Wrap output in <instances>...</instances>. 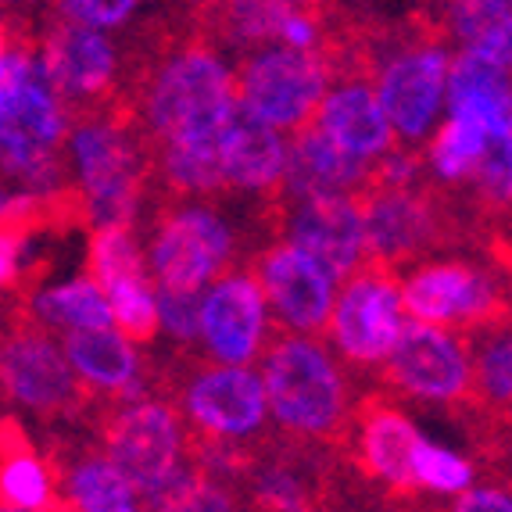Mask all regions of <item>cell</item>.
<instances>
[{"label": "cell", "mask_w": 512, "mask_h": 512, "mask_svg": "<svg viewBox=\"0 0 512 512\" xmlns=\"http://www.w3.org/2000/svg\"><path fill=\"white\" fill-rule=\"evenodd\" d=\"M484 137H487L484 122L466 119V115H448V122H441L434 129L427 154H423L434 183H441V187L470 183L473 169L480 162V151H484Z\"/></svg>", "instance_id": "32"}, {"label": "cell", "mask_w": 512, "mask_h": 512, "mask_svg": "<svg viewBox=\"0 0 512 512\" xmlns=\"http://www.w3.org/2000/svg\"><path fill=\"white\" fill-rule=\"evenodd\" d=\"M473 462L466 455L452 452L437 441H419L416 459H412V480H416V491H427V495H444L455 498L462 495L466 487H473Z\"/></svg>", "instance_id": "34"}, {"label": "cell", "mask_w": 512, "mask_h": 512, "mask_svg": "<svg viewBox=\"0 0 512 512\" xmlns=\"http://www.w3.org/2000/svg\"><path fill=\"white\" fill-rule=\"evenodd\" d=\"M237 262V233L212 205L162 197L147 215L144 265L154 287L205 291Z\"/></svg>", "instance_id": "5"}, {"label": "cell", "mask_w": 512, "mask_h": 512, "mask_svg": "<svg viewBox=\"0 0 512 512\" xmlns=\"http://www.w3.org/2000/svg\"><path fill=\"white\" fill-rule=\"evenodd\" d=\"M470 183L487 215H512V129H487Z\"/></svg>", "instance_id": "33"}, {"label": "cell", "mask_w": 512, "mask_h": 512, "mask_svg": "<svg viewBox=\"0 0 512 512\" xmlns=\"http://www.w3.org/2000/svg\"><path fill=\"white\" fill-rule=\"evenodd\" d=\"M237 76V104L280 133H298L316 119L319 101L330 90V69L319 51L262 47L244 54Z\"/></svg>", "instance_id": "11"}, {"label": "cell", "mask_w": 512, "mask_h": 512, "mask_svg": "<svg viewBox=\"0 0 512 512\" xmlns=\"http://www.w3.org/2000/svg\"><path fill=\"white\" fill-rule=\"evenodd\" d=\"M51 466L72 512H144L140 491L111 466L101 448H58Z\"/></svg>", "instance_id": "25"}, {"label": "cell", "mask_w": 512, "mask_h": 512, "mask_svg": "<svg viewBox=\"0 0 512 512\" xmlns=\"http://www.w3.org/2000/svg\"><path fill=\"white\" fill-rule=\"evenodd\" d=\"M287 165V140L280 129L255 119L248 108H233L230 122L219 133V169L222 183L240 194L273 197L280 190Z\"/></svg>", "instance_id": "21"}, {"label": "cell", "mask_w": 512, "mask_h": 512, "mask_svg": "<svg viewBox=\"0 0 512 512\" xmlns=\"http://www.w3.org/2000/svg\"><path fill=\"white\" fill-rule=\"evenodd\" d=\"M405 323L409 316L402 305V276L384 265L366 262L341 283L326 330L341 359L359 369H373L384 366Z\"/></svg>", "instance_id": "12"}, {"label": "cell", "mask_w": 512, "mask_h": 512, "mask_svg": "<svg viewBox=\"0 0 512 512\" xmlns=\"http://www.w3.org/2000/svg\"><path fill=\"white\" fill-rule=\"evenodd\" d=\"M402 305L412 323L470 330L477 323L509 312V291L484 265L466 258H437L416 265L402 280Z\"/></svg>", "instance_id": "14"}, {"label": "cell", "mask_w": 512, "mask_h": 512, "mask_svg": "<svg viewBox=\"0 0 512 512\" xmlns=\"http://www.w3.org/2000/svg\"><path fill=\"white\" fill-rule=\"evenodd\" d=\"M444 512H512V491L502 484H480L466 487L455 495Z\"/></svg>", "instance_id": "38"}, {"label": "cell", "mask_w": 512, "mask_h": 512, "mask_svg": "<svg viewBox=\"0 0 512 512\" xmlns=\"http://www.w3.org/2000/svg\"><path fill=\"white\" fill-rule=\"evenodd\" d=\"M61 351H65L72 373L79 376V384L90 391L94 402H119V398L154 394L151 373L140 359L137 344L122 337L115 326L61 333Z\"/></svg>", "instance_id": "18"}, {"label": "cell", "mask_w": 512, "mask_h": 512, "mask_svg": "<svg viewBox=\"0 0 512 512\" xmlns=\"http://www.w3.org/2000/svg\"><path fill=\"white\" fill-rule=\"evenodd\" d=\"M287 11V0H194V26L205 40L251 54L280 43Z\"/></svg>", "instance_id": "26"}, {"label": "cell", "mask_w": 512, "mask_h": 512, "mask_svg": "<svg viewBox=\"0 0 512 512\" xmlns=\"http://www.w3.org/2000/svg\"><path fill=\"white\" fill-rule=\"evenodd\" d=\"M201 294L205 291L154 287V298H158V330L169 333L172 344L183 351L201 344Z\"/></svg>", "instance_id": "35"}, {"label": "cell", "mask_w": 512, "mask_h": 512, "mask_svg": "<svg viewBox=\"0 0 512 512\" xmlns=\"http://www.w3.org/2000/svg\"><path fill=\"white\" fill-rule=\"evenodd\" d=\"M97 448L140 498L162 484L176 466L187 462L190 430L180 409L162 394H140L97 405Z\"/></svg>", "instance_id": "10"}, {"label": "cell", "mask_w": 512, "mask_h": 512, "mask_svg": "<svg viewBox=\"0 0 512 512\" xmlns=\"http://www.w3.org/2000/svg\"><path fill=\"white\" fill-rule=\"evenodd\" d=\"M366 222V262L402 273L405 265L434 255L462 233L455 201L441 183L380 187L359 197Z\"/></svg>", "instance_id": "8"}, {"label": "cell", "mask_w": 512, "mask_h": 512, "mask_svg": "<svg viewBox=\"0 0 512 512\" xmlns=\"http://www.w3.org/2000/svg\"><path fill=\"white\" fill-rule=\"evenodd\" d=\"M15 47H36L33 26L22 15H0V61L8 58Z\"/></svg>", "instance_id": "39"}, {"label": "cell", "mask_w": 512, "mask_h": 512, "mask_svg": "<svg viewBox=\"0 0 512 512\" xmlns=\"http://www.w3.org/2000/svg\"><path fill=\"white\" fill-rule=\"evenodd\" d=\"M269 222L280 230V240L323 262L337 283L366 265V222H362L359 197L319 194L287 201V205L273 201Z\"/></svg>", "instance_id": "15"}, {"label": "cell", "mask_w": 512, "mask_h": 512, "mask_svg": "<svg viewBox=\"0 0 512 512\" xmlns=\"http://www.w3.org/2000/svg\"><path fill=\"white\" fill-rule=\"evenodd\" d=\"M312 122L355 162L373 165L391 147H398L369 79H337L333 90H326V97L319 101Z\"/></svg>", "instance_id": "22"}, {"label": "cell", "mask_w": 512, "mask_h": 512, "mask_svg": "<svg viewBox=\"0 0 512 512\" xmlns=\"http://www.w3.org/2000/svg\"><path fill=\"white\" fill-rule=\"evenodd\" d=\"M0 15H15V11H11V0H0Z\"/></svg>", "instance_id": "42"}, {"label": "cell", "mask_w": 512, "mask_h": 512, "mask_svg": "<svg viewBox=\"0 0 512 512\" xmlns=\"http://www.w3.org/2000/svg\"><path fill=\"white\" fill-rule=\"evenodd\" d=\"M36 51L72 119L97 111H137L129 101L122 43L111 40L108 33L65 22L51 11L40 29Z\"/></svg>", "instance_id": "9"}, {"label": "cell", "mask_w": 512, "mask_h": 512, "mask_svg": "<svg viewBox=\"0 0 512 512\" xmlns=\"http://www.w3.org/2000/svg\"><path fill=\"white\" fill-rule=\"evenodd\" d=\"M301 444L251 455L248 495L258 512H319V480L308 459H298Z\"/></svg>", "instance_id": "28"}, {"label": "cell", "mask_w": 512, "mask_h": 512, "mask_svg": "<svg viewBox=\"0 0 512 512\" xmlns=\"http://www.w3.org/2000/svg\"><path fill=\"white\" fill-rule=\"evenodd\" d=\"M0 512H26V509H11V505H0Z\"/></svg>", "instance_id": "43"}, {"label": "cell", "mask_w": 512, "mask_h": 512, "mask_svg": "<svg viewBox=\"0 0 512 512\" xmlns=\"http://www.w3.org/2000/svg\"><path fill=\"white\" fill-rule=\"evenodd\" d=\"M444 104L448 115H466L487 129H512V72L477 54H452Z\"/></svg>", "instance_id": "27"}, {"label": "cell", "mask_w": 512, "mask_h": 512, "mask_svg": "<svg viewBox=\"0 0 512 512\" xmlns=\"http://www.w3.org/2000/svg\"><path fill=\"white\" fill-rule=\"evenodd\" d=\"M291 8H298V11H319L326 4V0H287Z\"/></svg>", "instance_id": "41"}, {"label": "cell", "mask_w": 512, "mask_h": 512, "mask_svg": "<svg viewBox=\"0 0 512 512\" xmlns=\"http://www.w3.org/2000/svg\"><path fill=\"white\" fill-rule=\"evenodd\" d=\"M369 183V165L355 162L351 154L326 137L316 122L301 126L287 140V165H283V180L269 201H301V197L319 194H351L359 197Z\"/></svg>", "instance_id": "20"}, {"label": "cell", "mask_w": 512, "mask_h": 512, "mask_svg": "<svg viewBox=\"0 0 512 512\" xmlns=\"http://www.w3.org/2000/svg\"><path fill=\"white\" fill-rule=\"evenodd\" d=\"M26 316L36 319L43 330H104V326H115L111 319V305L104 298V291L94 283V276H72V280H61L54 287H43V291L22 298Z\"/></svg>", "instance_id": "29"}, {"label": "cell", "mask_w": 512, "mask_h": 512, "mask_svg": "<svg viewBox=\"0 0 512 512\" xmlns=\"http://www.w3.org/2000/svg\"><path fill=\"white\" fill-rule=\"evenodd\" d=\"M273 337V312L251 269H230L201 294V344L219 366H251Z\"/></svg>", "instance_id": "17"}, {"label": "cell", "mask_w": 512, "mask_h": 512, "mask_svg": "<svg viewBox=\"0 0 512 512\" xmlns=\"http://www.w3.org/2000/svg\"><path fill=\"white\" fill-rule=\"evenodd\" d=\"M384 391L423 405H470L473 366L466 337L430 323H405L394 351L380 366Z\"/></svg>", "instance_id": "13"}, {"label": "cell", "mask_w": 512, "mask_h": 512, "mask_svg": "<svg viewBox=\"0 0 512 512\" xmlns=\"http://www.w3.org/2000/svg\"><path fill=\"white\" fill-rule=\"evenodd\" d=\"M355 452H359L362 470L384 487L409 495L416 491L412 480V459L423 441L419 427L405 416L394 402H387L384 394H366L355 405Z\"/></svg>", "instance_id": "19"}, {"label": "cell", "mask_w": 512, "mask_h": 512, "mask_svg": "<svg viewBox=\"0 0 512 512\" xmlns=\"http://www.w3.org/2000/svg\"><path fill=\"white\" fill-rule=\"evenodd\" d=\"M470 348L473 391L466 409L484 427H512V308L502 316L462 330Z\"/></svg>", "instance_id": "23"}, {"label": "cell", "mask_w": 512, "mask_h": 512, "mask_svg": "<svg viewBox=\"0 0 512 512\" xmlns=\"http://www.w3.org/2000/svg\"><path fill=\"white\" fill-rule=\"evenodd\" d=\"M0 505L26 512H72L61 498L58 473L15 419H0Z\"/></svg>", "instance_id": "24"}, {"label": "cell", "mask_w": 512, "mask_h": 512, "mask_svg": "<svg viewBox=\"0 0 512 512\" xmlns=\"http://www.w3.org/2000/svg\"><path fill=\"white\" fill-rule=\"evenodd\" d=\"M262 384L273 419L287 441L344 444L355 402L333 351L305 333H273L262 351Z\"/></svg>", "instance_id": "2"}, {"label": "cell", "mask_w": 512, "mask_h": 512, "mask_svg": "<svg viewBox=\"0 0 512 512\" xmlns=\"http://www.w3.org/2000/svg\"><path fill=\"white\" fill-rule=\"evenodd\" d=\"M448 65L452 51L444 18L419 11L409 29H387L369 83L391 122L394 140H405L402 147L419 151L423 140L434 137L448 94Z\"/></svg>", "instance_id": "4"}, {"label": "cell", "mask_w": 512, "mask_h": 512, "mask_svg": "<svg viewBox=\"0 0 512 512\" xmlns=\"http://www.w3.org/2000/svg\"><path fill=\"white\" fill-rule=\"evenodd\" d=\"M144 0H51V11L65 22H76L86 29H122L137 15Z\"/></svg>", "instance_id": "37"}, {"label": "cell", "mask_w": 512, "mask_h": 512, "mask_svg": "<svg viewBox=\"0 0 512 512\" xmlns=\"http://www.w3.org/2000/svg\"><path fill=\"white\" fill-rule=\"evenodd\" d=\"M40 230L43 226H36V222H29V219L0 215V294L22 291L29 240H33Z\"/></svg>", "instance_id": "36"}, {"label": "cell", "mask_w": 512, "mask_h": 512, "mask_svg": "<svg viewBox=\"0 0 512 512\" xmlns=\"http://www.w3.org/2000/svg\"><path fill=\"white\" fill-rule=\"evenodd\" d=\"M140 502H144V512H240L230 480L212 477L190 455Z\"/></svg>", "instance_id": "31"}, {"label": "cell", "mask_w": 512, "mask_h": 512, "mask_svg": "<svg viewBox=\"0 0 512 512\" xmlns=\"http://www.w3.org/2000/svg\"><path fill=\"white\" fill-rule=\"evenodd\" d=\"M251 273H255L280 330L319 337L330 326L337 280L323 262H316L287 240H273L269 248L255 255Z\"/></svg>", "instance_id": "16"}, {"label": "cell", "mask_w": 512, "mask_h": 512, "mask_svg": "<svg viewBox=\"0 0 512 512\" xmlns=\"http://www.w3.org/2000/svg\"><path fill=\"white\" fill-rule=\"evenodd\" d=\"M0 398L40 419L86 416L94 402L72 373L61 341L18 305L0 319Z\"/></svg>", "instance_id": "7"}, {"label": "cell", "mask_w": 512, "mask_h": 512, "mask_svg": "<svg viewBox=\"0 0 512 512\" xmlns=\"http://www.w3.org/2000/svg\"><path fill=\"white\" fill-rule=\"evenodd\" d=\"M72 187L83 197L86 226H133L151 194V151L137 111H97L72 119Z\"/></svg>", "instance_id": "3"}, {"label": "cell", "mask_w": 512, "mask_h": 512, "mask_svg": "<svg viewBox=\"0 0 512 512\" xmlns=\"http://www.w3.org/2000/svg\"><path fill=\"white\" fill-rule=\"evenodd\" d=\"M133 108L147 144H219L222 126L237 108V76L219 47L194 29L140 76Z\"/></svg>", "instance_id": "1"}, {"label": "cell", "mask_w": 512, "mask_h": 512, "mask_svg": "<svg viewBox=\"0 0 512 512\" xmlns=\"http://www.w3.org/2000/svg\"><path fill=\"white\" fill-rule=\"evenodd\" d=\"M15 187H11V183L8 180H4V176H0V215H4V212H8V208H11V201H15Z\"/></svg>", "instance_id": "40"}, {"label": "cell", "mask_w": 512, "mask_h": 512, "mask_svg": "<svg viewBox=\"0 0 512 512\" xmlns=\"http://www.w3.org/2000/svg\"><path fill=\"white\" fill-rule=\"evenodd\" d=\"M444 29L459 51L512 72V0H452Z\"/></svg>", "instance_id": "30"}, {"label": "cell", "mask_w": 512, "mask_h": 512, "mask_svg": "<svg viewBox=\"0 0 512 512\" xmlns=\"http://www.w3.org/2000/svg\"><path fill=\"white\" fill-rule=\"evenodd\" d=\"M154 394L176 387V409L190 434L226 444H255L269 427V398L262 376L251 366H208L190 359L187 376L176 369L151 373Z\"/></svg>", "instance_id": "6"}]
</instances>
